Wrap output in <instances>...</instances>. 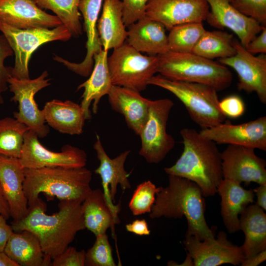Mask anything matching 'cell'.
I'll use <instances>...</instances> for the list:
<instances>
[{"label":"cell","instance_id":"cell-4","mask_svg":"<svg viewBox=\"0 0 266 266\" xmlns=\"http://www.w3.org/2000/svg\"><path fill=\"white\" fill-rule=\"evenodd\" d=\"M23 188L29 209L41 202L39 195L48 199L79 200L82 202L91 191L92 173L84 167H46L25 168Z\"/></svg>","mask_w":266,"mask_h":266},{"label":"cell","instance_id":"cell-32","mask_svg":"<svg viewBox=\"0 0 266 266\" xmlns=\"http://www.w3.org/2000/svg\"><path fill=\"white\" fill-rule=\"evenodd\" d=\"M29 128L15 118L0 119V155L19 158Z\"/></svg>","mask_w":266,"mask_h":266},{"label":"cell","instance_id":"cell-1","mask_svg":"<svg viewBox=\"0 0 266 266\" xmlns=\"http://www.w3.org/2000/svg\"><path fill=\"white\" fill-rule=\"evenodd\" d=\"M58 208V212L48 215L46 204L42 201L29 209L25 217L11 223L14 232L33 233L44 253L52 260L69 246L78 232L85 229L82 201L60 200Z\"/></svg>","mask_w":266,"mask_h":266},{"label":"cell","instance_id":"cell-34","mask_svg":"<svg viewBox=\"0 0 266 266\" xmlns=\"http://www.w3.org/2000/svg\"><path fill=\"white\" fill-rule=\"evenodd\" d=\"M205 30L202 22L185 23L173 27L167 35L170 51L190 53Z\"/></svg>","mask_w":266,"mask_h":266},{"label":"cell","instance_id":"cell-8","mask_svg":"<svg viewBox=\"0 0 266 266\" xmlns=\"http://www.w3.org/2000/svg\"><path fill=\"white\" fill-rule=\"evenodd\" d=\"M107 62L113 85L140 92L158 72L159 58L144 55L125 42L113 49Z\"/></svg>","mask_w":266,"mask_h":266},{"label":"cell","instance_id":"cell-26","mask_svg":"<svg viewBox=\"0 0 266 266\" xmlns=\"http://www.w3.org/2000/svg\"><path fill=\"white\" fill-rule=\"evenodd\" d=\"M48 125L62 133L79 135L83 133L86 120L80 105L70 100H53L42 109Z\"/></svg>","mask_w":266,"mask_h":266},{"label":"cell","instance_id":"cell-27","mask_svg":"<svg viewBox=\"0 0 266 266\" xmlns=\"http://www.w3.org/2000/svg\"><path fill=\"white\" fill-rule=\"evenodd\" d=\"M123 10L121 0H103L97 29L105 51L120 46L127 39L128 31L123 20Z\"/></svg>","mask_w":266,"mask_h":266},{"label":"cell","instance_id":"cell-30","mask_svg":"<svg viewBox=\"0 0 266 266\" xmlns=\"http://www.w3.org/2000/svg\"><path fill=\"white\" fill-rule=\"evenodd\" d=\"M82 208L85 229L96 236L106 233L120 222L100 188L91 190L82 202Z\"/></svg>","mask_w":266,"mask_h":266},{"label":"cell","instance_id":"cell-21","mask_svg":"<svg viewBox=\"0 0 266 266\" xmlns=\"http://www.w3.org/2000/svg\"><path fill=\"white\" fill-rule=\"evenodd\" d=\"M112 109L122 114L130 129L139 135L147 118L150 100L140 92L113 85L107 94Z\"/></svg>","mask_w":266,"mask_h":266},{"label":"cell","instance_id":"cell-16","mask_svg":"<svg viewBox=\"0 0 266 266\" xmlns=\"http://www.w3.org/2000/svg\"><path fill=\"white\" fill-rule=\"evenodd\" d=\"M209 6L205 0H149L146 16L170 30L177 25L206 20Z\"/></svg>","mask_w":266,"mask_h":266},{"label":"cell","instance_id":"cell-37","mask_svg":"<svg viewBox=\"0 0 266 266\" xmlns=\"http://www.w3.org/2000/svg\"><path fill=\"white\" fill-rule=\"evenodd\" d=\"M230 2L241 13L266 26V0H230Z\"/></svg>","mask_w":266,"mask_h":266},{"label":"cell","instance_id":"cell-23","mask_svg":"<svg viewBox=\"0 0 266 266\" xmlns=\"http://www.w3.org/2000/svg\"><path fill=\"white\" fill-rule=\"evenodd\" d=\"M107 53V51L101 49L94 55V68L90 77L77 87V90L84 89L80 105L86 120L92 117L90 110L91 103L93 102V112L96 114L100 99L108 94L113 85L108 66Z\"/></svg>","mask_w":266,"mask_h":266},{"label":"cell","instance_id":"cell-40","mask_svg":"<svg viewBox=\"0 0 266 266\" xmlns=\"http://www.w3.org/2000/svg\"><path fill=\"white\" fill-rule=\"evenodd\" d=\"M86 252L78 251L75 247L68 246L63 252L52 260L53 266H84Z\"/></svg>","mask_w":266,"mask_h":266},{"label":"cell","instance_id":"cell-11","mask_svg":"<svg viewBox=\"0 0 266 266\" xmlns=\"http://www.w3.org/2000/svg\"><path fill=\"white\" fill-rule=\"evenodd\" d=\"M19 159L24 168L79 167L85 166L87 157L84 150L70 145H64L59 152L48 150L40 143L37 134L29 130Z\"/></svg>","mask_w":266,"mask_h":266},{"label":"cell","instance_id":"cell-10","mask_svg":"<svg viewBox=\"0 0 266 266\" xmlns=\"http://www.w3.org/2000/svg\"><path fill=\"white\" fill-rule=\"evenodd\" d=\"M48 76L47 71L44 70L33 79H18L11 76L8 81V88L13 94L11 100L18 103V111L13 113L14 118L41 138L47 135L50 129L45 124L43 110L38 108L34 96L50 85Z\"/></svg>","mask_w":266,"mask_h":266},{"label":"cell","instance_id":"cell-20","mask_svg":"<svg viewBox=\"0 0 266 266\" xmlns=\"http://www.w3.org/2000/svg\"><path fill=\"white\" fill-rule=\"evenodd\" d=\"M0 20L20 29H52L63 24L57 16L43 10L33 0H0Z\"/></svg>","mask_w":266,"mask_h":266},{"label":"cell","instance_id":"cell-13","mask_svg":"<svg viewBox=\"0 0 266 266\" xmlns=\"http://www.w3.org/2000/svg\"><path fill=\"white\" fill-rule=\"evenodd\" d=\"M183 244L195 266L225 264L237 266L244 259L241 246L232 243L222 231L219 232L216 238L200 240L193 236L185 237Z\"/></svg>","mask_w":266,"mask_h":266},{"label":"cell","instance_id":"cell-17","mask_svg":"<svg viewBox=\"0 0 266 266\" xmlns=\"http://www.w3.org/2000/svg\"><path fill=\"white\" fill-rule=\"evenodd\" d=\"M93 147L100 163L99 167L95 170V173L100 176L104 197L113 212L118 216L120 207L114 204L118 186L119 185L123 191L131 188L129 180L130 174L124 168L125 163L131 151L126 150L111 159L105 151L98 134H96V140Z\"/></svg>","mask_w":266,"mask_h":266},{"label":"cell","instance_id":"cell-7","mask_svg":"<svg viewBox=\"0 0 266 266\" xmlns=\"http://www.w3.org/2000/svg\"><path fill=\"white\" fill-rule=\"evenodd\" d=\"M0 31L15 55L11 76L18 79L30 78L29 63L33 52L42 45L54 41H66L72 34L63 24L54 28L20 29L0 20Z\"/></svg>","mask_w":266,"mask_h":266},{"label":"cell","instance_id":"cell-35","mask_svg":"<svg viewBox=\"0 0 266 266\" xmlns=\"http://www.w3.org/2000/svg\"><path fill=\"white\" fill-rule=\"evenodd\" d=\"M160 190L150 180L139 184L134 190L129 203L133 215L150 213L155 202L156 194Z\"/></svg>","mask_w":266,"mask_h":266},{"label":"cell","instance_id":"cell-44","mask_svg":"<svg viewBox=\"0 0 266 266\" xmlns=\"http://www.w3.org/2000/svg\"><path fill=\"white\" fill-rule=\"evenodd\" d=\"M13 232L11 225L6 222V219L0 213V251H3L5 244Z\"/></svg>","mask_w":266,"mask_h":266},{"label":"cell","instance_id":"cell-24","mask_svg":"<svg viewBox=\"0 0 266 266\" xmlns=\"http://www.w3.org/2000/svg\"><path fill=\"white\" fill-rule=\"evenodd\" d=\"M217 193L221 197V215L224 226L230 233L239 230V215L254 201L253 190L243 188L241 184L233 180L223 179Z\"/></svg>","mask_w":266,"mask_h":266},{"label":"cell","instance_id":"cell-18","mask_svg":"<svg viewBox=\"0 0 266 266\" xmlns=\"http://www.w3.org/2000/svg\"><path fill=\"white\" fill-rule=\"evenodd\" d=\"M205 0L210 9L206 19L208 23L218 29L233 31L244 47L262 31L263 26L237 10L230 0Z\"/></svg>","mask_w":266,"mask_h":266},{"label":"cell","instance_id":"cell-36","mask_svg":"<svg viewBox=\"0 0 266 266\" xmlns=\"http://www.w3.org/2000/svg\"><path fill=\"white\" fill-rule=\"evenodd\" d=\"M96 237L94 245L86 252L85 266H116L107 234L102 233Z\"/></svg>","mask_w":266,"mask_h":266},{"label":"cell","instance_id":"cell-9","mask_svg":"<svg viewBox=\"0 0 266 266\" xmlns=\"http://www.w3.org/2000/svg\"><path fill=\"white\" fill-rule=\"evenodd\" d=\"M174 105L168 99L151 100L147 119L139 134V154L150 164L161 162L172 149L175 140L166 132L167 122Z\"/></svg>","mask_w":266,"mask_h":266},{"label":"cell","instance_id":"cell-47","mask_svg":"<svg viewBox=\"0 0 266 266\" xmlns=\"http://www.w3.org/2000/svg\"><path fill=\"white\" fill-rule=\"evenodd\" d=\"M0 213L6 219L10 217L8 204L2 194L0 187Z\"/></svg>","mask_w":266,"mask_h":266},{"label":"cell","instance_id":"cell-2","mask_svg":"<svg viewBox=\"0 0 266 266\" xmlns=\"http://www.w3.org/2000/svg\"><path fill=\"white\" fill-rule=\"evenodd\" d=\"M199 186L183 177L168 175V184L160 187L149 216L152 219L166 217L187 221L185 237L193 236L200 240L215 238L205 218V200Z\"/></svg>","mask_w":266,"mask_h":266},{"label":"cell","instance_id":"cell-25","mask_svg":"<svg viewBox=\"0 0 266 266\" xmlns=\"http://www.w3.org/2000/svg\"><path fill=\"white\" fill-rule=\"evenodd\" d=\"M103 0H81L78 8L84 19V29L87 40V54L80 63L67 61L66 66L70 70L83 76H87L91 72L94 64V56L102 48L97 29L99 14Z\"/></svg>","mask_w":266,"mask_h":266},{"label":"cell","instance_id":"cell-15","mask_svg":"<svg viewBox=\"0 0 266 266\" xmlns=\"http://www.w3.org/2000/svg\"><path fill=\"white\" fill-rule=\"evenodd\" d=\"M200 134L216 144L240 145L266 150V117L238 125L229 121L202 129Z\"/></svg>","mask_w":266,"mask_h":266},{"label":"cell","instance_id":"cell-45","mask_svg":"<svg viewBox=\"0 0 266 266\" xmlns=\"http://www.w3.org/2000/svg\"><path fill=\"white\" fill-rule=\"evenodd\" d=\"M266 259V250L262 251L247 258L241 262V266H257Z\"/></svg>","mask_w":266,"mask_h":266},{"label":"cell","instance_id":"cell-6","mask_svg":"<svg viewBox=\"0 0 266 266\" xmlns=\"http://www.w3.org/2000/svg\"><path fill=\"white\" fill-rule=\"evenodd\" d=\"M148 85L166 89L183 103L192 120L202 129L225 121L226 117L219 107L217 91L204 84L174 80L161 74L153 76Z\"/></svg>","mask_w":266,"mask_h":266},{"label":"cell","instance_id":"cell-42","mask_svg":"<svg viewBox=\"0 0 266 266\" xmlns=\"http://www.w3.org/2000/svg\"><path fill=\"white\" fill-rule=\"evenodd\" d=\"M259 35H256L248 44L246 49L251 54L266 53V27L263 26Z\"/></svg>","mask_w":266,"mask_h":266},{"label":"cell","instance_id":"cell-43","mask_svg":"<svg viewBox=\"0 0 266 266\" xmlns=\"http://www.w3.org/2000/svg\"><path fill=\"white\" fill-rule=\"evenodd\" d=\"M126 229L129 232L138 235H148L150 231L145 219H136L131 223L126 225Z\"/></svg>","mask_w":266,"mask_h":266},{"label":"cell","instance_id":"cell-31","mask_svg":"<svg viewBox=\"0 0 266 266\" xmlns=\"http://www.w3.org/2000/svg\"><path fill=\"white\" fill-rule=\"evenodd\" d=\"M233 39V34L227 32L205 30L192 53L212 60L230 57L236 53Z\"/></svg>","mask_w":266,"mask_h":266},{"label":"cell","instance_id":"cell-39","mask_svg":"<svg viewBox=\"0 0 266 266\" xmlns=\"http://www.w3.org/2000/svg\"><path fill=\"white\" fill-rule=\"evenodd\" d=\"M149 0H122L123 20L126 27L136 22L146 15V9Z\"/></svg>","mask_w":266,"mask_h":266},{"label":"cell","instance_id":"cell-5","mask_svg":"<svg viewBox=\"0 0 266 266\" xmlns=\"http://www.w3.org/2000/svg\"><path fill=\"white\" fill-rule=\"evenodd\" d=\"M158 56V72L171 80L204 84L217 91L229 87L233 81L226 66L193 53L169 51Z\"/></svg>","mask_w":266,"mask_h":266},{"label":"cell","instance_id":"cell-3","mask_svg":"<svg viewBox=\"0 0 266 266\" xmlns=\"http://www.w3.org/2000/svg\"><path fill=\"white\" fill-rule=\"evenodd\" d=\"M180 135L183 152L173 166L164 168L165 171L195 182L204 197L214 196L223 179L221 152L216 143L203 137L194 129L183 128Z\"/></svg>","mask_w":266,"mask_h":266},{"label":"cell","instance_id":"cell-12","mask_svg":"<svg viewBox=\"0 0 266 266\" xmlns=\"http://www.w3.org/2000/svg\"><path fill=\"white\" fill-rule=\"evenodd\" d=\"M236 53L219 59V63L233 68L238 77L237 88L248 93L255 92L260 101L266 103V56H255L247 51L239 41L233 38Z\"/></svg>","mask_w":266,"mask_h":266},{"label":"cell","instance_id":"cell-22","mask_svg":"<svg viewBox=\"0 0 266 266\" xmlns=\"http://www.w3.org/2000/svg\"><path fill=\"white\" fill-rule=\"evenodd\" d=\"M128 27L126 42L137 51L150 56L169 51L166 29L161 23L145 15Z\"/></svg>","mask_w":266,"mask_h":266},{"label":"cell","instance_id":"cell-19","mask_svg":"<svg viewBox=\"0 0 266 266\" xmlns=\"http://www.w3.org/2000/svg\"><path fill=\"white\" fill-rule=\"evenodd\" d=\"M24 170L19 158L0 155V187L13 220L22 219L29 212L23 188Z\"/></svg>","mask_w":266,"mask_h":266},{"label":"cell","instance_id":"cell-33","mask_svg":"<svg viewBox=\"0 0 266 266\" xmlns=\"http://www.w3.org/2000/svg\"><path fill=\"white\" fill-rule=\"evenodd\" d=\"M41 9L53 12L71 32L78 37L82 34L78 6L81 0H33Z\"/></svg>","mask_w":266,"mask_h":266},{"label":"cell","instance_id":"cell-46","mask_svg":"<svg viewBox=\"0 0 266 266\" xmlns=\"http://www.w3.org/2000/svg\"><path fill=\"white\" fill-rule=\"evenodd\" d=\"M257 197V204L264 210L266 209V184H261L253 190Z\"/></svg>","mask_w":266,"mask_h":266},{"label":"cell","instance_id":"cell-29","mask_svg":"<svg viewBox=\"0 0 266 266\" xmlns=\"http://www.w3.org/2000/svg\"><path fill=\"white\" fill-rule=\"evenodd\" d=\"M240 215L239 228L245 235L241 248L245 259L266 250V214L257 204H250Z\"/></svg>","mask_w":266,"mask_h":266},{"label":"cell","instance_id":"cell-48","mask_svg":"<svg viewBox=\"0 0 266 266\" xmlns=\"http://www.w3.org/2000/svg\"><path fill=\"white\" fill-rule=\"evenodd\" d=\"M0 266H19L10 259L4 251H0Z\"/></svg>","mask_w":266,"mask_h":266},{"label":"cell","instance_id":"cell-28","mask_svg":"<svg viewBox=\"0 0 266 266\" xmlns=\"http://www.w3.org/2000/svg\"><path fill=\"white\" fill-rule=\"evenodd\" d=\"M19 266H51L52 260L44 253L37 237L28 231L14 232L3 251Z\"/></svg>","mask_w":266,"mask_h":266},{"label":"cell","instance_id":"cell-41","mask_svg":"<svg viewBox=\"0 0 266 266\" xmlns=\"http://www.w3.org/2000/svg\"><path fill=\"white\" fill-rule=\"evenodd\" d=\"M219 107L226 117L233 119L241 117L245 110L244 101L236 95L228 96L219 101Z\"/></svg>","mask_w":266,"mask_h":266},{"label":"cell","instance_id":"cell-14","mask_svg":"<svg viewBox=\"0 0 266 266\" xmlns=\"http://www.w3.org/2000/svg\"><path fill=\"white\" fill-rule=\"evenodd\" d=\"M255 149L228 145L221 153L223 179L249 185L266 184V162L256 155Z\"/></svg>","mask_w":266,"mask_h":266},{"label":"cell","instance_id":"cell-38","mask_svg":"<svg viewBox=\"0 0 266 266\" xmlns=\"http://www.w3.org/2000/svg\"><path fill=\"white\" fill-rule=\"evenodd\" d=\"M13 52L3 34H0V104L4 102L3 93L8 88V81L11 76L12 67L4 65L5 60Z\"/></svg>","mask_w":266,"mask_h":266}]
</instances>
